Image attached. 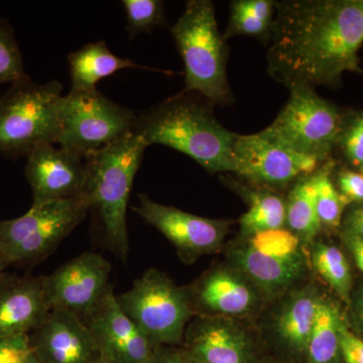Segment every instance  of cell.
<instances>
[{"label": "cell", "instance_id": "obj_1", "mask_svg": "<svg viewBox=\"0 0 363 363\" xmlns=\"http://www.w3.org/2000/svg\"><path fill=\"white\" fill-rule=\"evenodd\" d=\"M267 71L288 87L330 85L344 72H360L363 9L359 0L274 2Z\"/></svg>", "mask_w": 363, "mask_h": 363}, {"label": "cell", "instance_id": "obj_2", "mask_svg": "<svg viewBox=\"0 0 363 363\" xmlns=\"http://www.w3.org/2000/svg\"><path fill=\"white\" fill-rule=\"evenodd\" d=\"M209 104L182 93L138 116L135 133L149 147L157 143L172 147L210 173L234 172L238 133L217 121Z\"/></svg>", "mask_w": 363, "mask_h": 363}, {"label": "cell", "instance_id": "obj_3", "mask_svg": "<svg viewBox=\"0 0 363 363\" xmlns=\"http://www.w3.org/2000/svg\"><path fill=\"white\" fill-rule=\"evenodd\" d=\"M147 147L133 131L86 156L89 211L96 215L107 245L123 260L130 250L126 214L131 188Z\"/></svg>", "mask_w": 363, "mask_h": 363}, {"label": "cell", "instance_id": "obj_4", "mask_svg": "<svg viewBox=\"0 0 363 363\" xmlns=\"http://www.w3.org/2000/svg\"><path fill=\"white\" fill-rule=\"evenodd\" d=\"M185 66L183 93H198L208 104L233 101L227 79L228 49L215 18L213 2L190 0L169 28Z\"/></svg>", "mask_w": 363, "mask_h": 363}, {"label": "cell", "instance_id": "obj_5", "mask_svg": "<svg viewBox=\"0 0 363 363\" xmlns=\"http://www.w3.org/2000/svg\"><path fill=\"white\" fill-rule=\"evenodd\" d=\"M62 92L59 81L39 84L30 78L0 96V157L18 159L40 145H56Z\"/></svg>", "mask_w": 363, "mask_h": 363}, {"label": "cell", "instance_id": "obj_6", "mask_svg": "<svg viewBox=\"0 0 363 363\" xmlns=\"http://www.w3.org/2000/svg\"><path fill=\"white\" fill-rule=\"evenodd\" d=\"M88 211L83 194L30 207L18 218L0 221V259L9 267L28 266L49 257Z\"/></svg>", "mask_w": 363, "mask_h": 363}, {"label": "cell", "instance_id": "obj_7", "mask_svg": "<svg viewBox=\"0 0 363 363\" xmlns=\"http://www.w3.org/2000/svg\"><path fill=\"white\" fill-rule=\"evenodd\" d=\"M56 145L83 156L101 150L135 131L138 114L97 89L71 91L57 106Z\"/></svg>", "mask_w": 363, "mask_h": 363}, {"label": "cell", "instance_id": "obj_8", "mask_svg": "<svg viewBox=\"0 0 363 363\" xmlns=\"http://www.w3.org/2000/svg\"><path fill=\"white\" fill-rule=\"evenodd\" d=\"M116 300L155 348L181 342L193 314L188 291L155 269L135 279L130 290L116 295Z\"/></svg>", "mask_w": 363, "mask_h": 363}, {"label": "cell", "instance_id": "obj_9", "mask_svg": "<svg viewBox=\"0 0 363 363\" xmlns=\"http://www.w3.org/2000/svg\"><path fill=\"white\" fill-rule=\"evenodd\" d=\"M289 89L288 102L274 123L259 133L298 155L322 161L340 133L338 111L311 86L293 85Z\"/></svg>", "mask_w": 363, "mask_h": 363}, {"label": "cell", "instance_id": "obj_10", "mask_svg": "<svg viewBox=\"0 0 363 363\" xmlns=\"http://www.w3.org/2000/svg\"><path fill=\"white\" fill-rule=\"evenodd\" d=\"M233 259L252 283L267 293L283 292L304 271L300 240L292 231L278 228L247 236Z\"/></svg>", "mask_w": 363, "mask_h": 363}, {"label": "cell", "instance_id": "obj_11", "mask_svg": "<svg viewBox=\"0 0 363 363\" xmlns=\"http://www.w3.org/2000/svg\"><path fill=\"white\" fill-rule=\"evenodd\" d=\"M133 210L173 243L186 262L217 252L227 233L225 221L205 218L160 204L147 194L138 195V205L133 207Z\"/></svg>", "mask_w": 363, "mask_h": 363}, {"label": "cell", "instance_id": "obj_12", "mask_svg": "<svg viewBox=\"0 0 363 363\" xmlns=\"http://www.w3.org/2000/svg\"><path fill=\"white\" fill-rule=\"evenodd\" d=\"M111 264L96 252H84L45 276V292L52 310L81 320L109 288Z\"/></svg>", "mask_w": 363, "mask_h": 363}, {"label": "cell", "instance_id": "obj_13", "mask_svg": "<svg viewBox=\"0 0 363 363\" xmlns=\"http://www.w3.org/2000/svg\"><path fill=\"white\" fill-rule=\"evenodd\" d=\"M26 157L25 174L32 189V207L84 194L88 167L83 155L47 143Z\"/></svg>", "mask_w": 363, "mask_h": 363}, {"label": "cell", "instance_id": "obj_14", "mask_svg": "<svg viewBox=\"0 0 363 363\" xmlns=\"http://www.w3.org/2000/svg\"><path fill=\"white\" fill-rule=\"evenodd\" d=\"M234 173L272 187H284L302 175L314 173L319 161L298 155L260 133L236 136Z\"/></svg>", "mask_w": 363, "mask_h": 363}, {"label": "cell", "instance_id": "obj_15", "mask_svg": "<svg viewBox=\"0 0 363 363\" xmlns=\"http://www.w3.org/2000/svg\"><path fill=\"white\" fill-rule=\"evenodd\" d=\"M82 321L96 341L101 355L111 362L147 363L156 350L119 307L111 285Z\"/></svg>", "mask_w": 363, "mask_h": 363}, {"label": "cell", "instance_id": "obj_16", "mask_svg": "<svg viewBox=\"0 0 363 363\" xmlns=\"http://www.w3.org/2000/svg\"><path fill=\"white\" fill-rule=\"evenodd\" d=\"M28 345L43 363H96L99 347L84 322L70 313L52 310L28 334Z\"/></svg>", "mask_w": 363, "mask_h": 363}, {"label": "cell", "instance_id": "obj_17", "mask_svg": "<svg viewBox=\"0 0 363 363\" xmlns=\"http://www.w3.org/2000/svg\"><path fill=\"white\" fill-rule=\"evenodd\" d=\"M51 312L45 276L0 277V341L28 335Z\"/></svg>", "mask_w": 363, "mask_h": 363}, {"label": "cell", "instance_id": "obj_18", "mask_svg": "<svg viewBox=\"0 0 363 363\" xmlns=\"http://www.w3.org/2000/svg\"><path fill=\"white\" fill-rule=\"evenodd\" d=\"M187 351L202 363H247L245 333L223 320L202 318L188 332Z\"/></svg>", "mask_w": 363, "mask_h": 363}, {"label": "cell", "instance_id": "obj_19", "mask_svg": "<svg viewBox=\"0 0 363 363\" xmlns=\"http://www.w3.org/2000/svg\"><path fill=\"white\" fill-rule=\"evenodd\" d=\"M189 296L192 309L196 306L202 311L230 316L245 314L255 303V293L247 281L225 269L208 274Z\"/></svg>", "mask_w": 363, "mask_h": 363}, {"label": "cell", "instance_id": "obj_20", "mask_svg": "<svg viewBox=\"0 0 363 363\" xmlns=\"http://www.w3.org/2000/svg\"><path fill=\"white\" fill-rule=\"evenodd\" d=\"M70 66L71 91L97 89L102 79L124 69H147L130 59L116 56L105 42L89 43L68 57Z\"/></svg>", "mask_w": 363, "mask_h": 363}, {"label": "cell", "instance_id": "obj_21", "mask_svg": "<svg viewBox=\"0 0 363 363\" xmlns=\"http://www.w3.org/2000/svg\"><path fill=\"white\" fill-rule=\"evenodd\" d=\"M286 222L298 240L311 241L321 229L312 178L296 184L286 202Z\"/></svg>", "mask_w": 363, "mask_h": 363}, {"label": "cell", "instance_id": "obj_22", "mask_svg": "<svg viewBox=\"0 0 363 363\" xmlns=\"http://www.w3.org/2000/svg\"><path fill=\"white\" fill-rule=\"evenodd\" d=\"M318 301L308 293L301 294L284 308L277 321L279 336L298 350H307L316 318Z\"/></svg>", "mask_w": 363, "mask_h": 363}, {"label": "cell", "instance_id": "obj_23", "mask_svg": "<svg viewBox=\"0 0 363 363\" xmlns=\"http://www.w3.org/2000/svg\"><path fill=\"white\" fill-rule=\"evenodd\" d=\"M341 318L331 303L318 301L316 318L308 342L307 352L311 363H331L340 351Z\"/></svg>", "mask_w": 363, "mask_h": 363}, {"label": "cell", "instance_id": "obj_24", "mask_svg": "<svg viewBox=\"0 0 363 363\" xmlns=\"http://www.w3.org/2000/svg\"><path fill=\"white\" fill-rule=\"evenodd\" d=\"M274 2L271 0H235L230 4V18L224 39L269 35L274 21Z\"/></svg>", "mask_w": 363, "mask_h": 363}, {"label": "cell", "instance_id": "obj_25", "mask_svg": "<svg viewBox=\"0 0 363 363\" xmlns=\"http://www.w3.org/2000/svg\"><path fill=\"white\" fill-rule=\"evenodd\" d=\"M250 208L241 216L243 235L281 228L286 223V202L271 192H252L248 195Z\"/></svg>", "mask_w": 363, "mask_h": 363}, {"label": "cell", "instance_id": "obj_26", "mask_svg": "<svg viewBox=\"0 0 363 363\" xmlns=\"http://www.w3.org/2000/svg\"><path fill=\"white\" fill-rule=\"evenodd\" d=\"M312 259L318 274L340 297L347 300L351 288V272L342 252L333 245H318Z\"/></svg>", "mask_w": 363, "mask_h": 363}, {"label": "cell", "instance_id": "obj_27", "mask_svg": "<svg viewBox=\"0 0 363 363\" xmlns=\"http://www.w3.org/2000/svg\"><path fill=\"white\" fill-rule=\"evenodd\" d=\"M315 192L318 215L322 225L337 227L340 224L344 207L348 202L334 187L326 171H320L311 177Z\"/></svg>", "mask_w": 363, "mask_h": 363}, {"label": "cell", "instance_id": "obj_28", "mask_svg": "<svg viewBox=\"0 0 363 363\" xmlns=\"http://www.w3.org/2000/svg\"><path fill=\"white\" fill-rule=\"evenodd\" d=\"M126 30L130 39L150 33L164 21V2L160 0H123Z\"/></svg>", "mask_w": 363, "mask_h": 363}, {"label": "cell", "instance_id": "obj_29", "mask_svg": "<svg viewBox=\"0 0 363 363\" xmlns=\"http://www.w3.org/2000/svg\"><path fill=\"white\" fill-rule=\"evenodd\" d=\"M30 79L23 67V56L11 26L0 20V84Z\"/></svg>", "mask_w": 363, "mask_h": 363}, {"label": "cell", "instance_id": "obj_30", "mask_svg": "<svg viewBox=\"0 0 363 363\" xmlns=\"http://www.w3.org/2000/svg\"><path fill=\"white\" fill-rule=\"evenodd\" d=\"M28 351V335L0 341V363H23Z\"/></svg>", "mask_w": 363, "mask_h": 363}, {"label": "cell", "instance_id": "obj_31", "mask_svg": "<svg viewBox=\"0 0 363 363\" xmlns=\"http://www.w3.org/2000/svg\"><path fill=\"white\" fill-rule=\"evenodd\" d=\"M340 351L346 363H363V341L341 322Z\"/></svg>", "mask_w": 363, "mask_h": 363}, {"label": "cell", "instance_id": "obj_32", "mask_svg": "<svg viewBox=\"0 0 363 363\" xmlns=\"http://www.w3.org/2000/svg\"><path fill=\"white\" fill-rule=\"evenodd\" d=\"M341 195L348 203L363 201V175L352 171H344L338 179Z\"/></svg>", "mask_w": 363, "mask_h": 363}, {"label": "cell", "instance_id": "obj_33", "mask_svg": "<svg viewBox=\"0 0 363 363\" xmlns=\"http://www.w3.org/2000/svg\"><path fill=\"white\" fill-rule=\"evenodd\" d=\"M344 145L350 161L357 166L363 164V117L351 126Z\"/></svg>", "mask_w": 363, "mask_h": 363}, {"label": "cell", "instance_id": "obj_34", "mask_svg": "<svg viewBox=\"0 0 363 363\" xmlns=\"http://www.w3.org/2000/svg\"><path fill=\"white\" fill-rule=\"evenodd\" d=\"M147 363H202L191 355L187 350H162L157 347Z\"/></svg>", "mask_w": 363, "mask_h": 363}, {"label": "cell", "instance_id": "obj_35", "mask_svg": "<svg viewBox=\"0 0 363 363\" xmlns=\"http://www.w3.org/2000/svg\"><path fill=\"white\" fill-rule=\"evenodd\" d=\"M348 234L363 240V205L355 208L347 219Z\"/></svg>", "mask_w": 363, "mask_h": 363}, {"label": "cell", "instance_id": "obj_36", "mask_svg": "<svg viewBox=\"0 0 363 363\" xmlns=\"http://www.w3.org/2000/svg\"><path fill=\"white\" fill-rule=\"evenodd\" d=\"M348 242L357 267L363 272V240L355 235L348 234Z\"/></svg>", "mask_w": 363, "mask_h": 363}, {"label": "cell", "instance_id": "obj_37", "mask_svg": "<svg viewBox=\"0 0 363 363\" xmlns=\"http://www.w3.org/2000/svg\"><path fill=\"white\" fill-rule=\"evenodd\" d=\"M23 363H43L40 362L39 358L35 357V354L32 352V351H28V354H26V357H25V359H23Z\"/></svg>", "mask_w": 363, "mask_h": 363}, {"label": "cell", "instance_id": "obj_38", "mask_svg": "<svg viewBox=\"0 0 363 363\" xmlns=\"http://www.w3.org/2000/svg\"><path fill=\"white\" fill-rule=\"evenodd\" d=\"M7 269V266L2 262V259H0V277L6 272V269Z\"/></svg>", "mask_w": 363, "mask_h": 363}, {"label": "cell", "instance_id": "obj_39", "mask_svg": "<svg viewBox=\"0 0 363 363\" xmlns=\"http://www.w3.org/2000/svg\"><path fill=\"white\" fill-rule=\"evenodd\" d=\"M96 363H116L113 362H111V359H108V358L104 357V355H101V357L98 359V362Z\"/></svg>", "mask_w": 363, "mask_h": 363}, {"label": "cell", "instance_id": "obj_40", "mask_svg": "<svg viewBox=\"0 0 363 363\" xmlns=\"http://www.w3.org/2000/svg\"><path fill=\"white\" fill-rule=\"evenodd\" d=\"M360 4H362V9H363V0H359Z\"/></svg>", "mask_w": 363, "mask_h": 363}, {"label": "cell", "instance_id": "obj_41", "mask_svg": "<svg viewBox=\"0 0 363 363\" xmlns=\"http://www.w3.org/2000/svg\"><path fill=\"white\" fill-rule=\"evenodd\" d=\"M362 317H363V301H362Z\"/></svg>", "mask_w": 363, "mask_h": 363}, {"label": "cell", "instance_id": "obj_42", "mask_svg": "<svg viewBox=\"0 0 363 363\" xmlns=\"http://www.w3.org/2000/svg\"><path fill=\"white\" fill-rule=\"evenodd\" d=\"M362 173H363V168H362ZM362 175H363V174H362Z\"/></svg>", "mask_w": 363, "mask_h": 363}]
</instances>
